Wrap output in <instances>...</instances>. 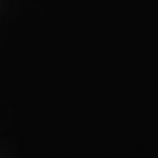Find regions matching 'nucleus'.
<instances>
[]
</instances>
